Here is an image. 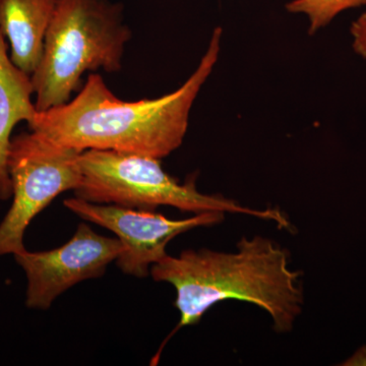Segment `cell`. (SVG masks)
<instances>
[{"instance_id": "6da1fadb", "label": "cell", "mask_w": 366, "mask_h": 366, "mask_svg": "<svg viewBox=\"0 0 366 366\" xmlns=\"http://www.w3.org/2000/svg\"><path fill=\"white\" fill-rule=\"evenodd\" d=\"M222 29L216 28L196 71L168 95L125 102L109 90L100 74H91L76 98L37 112L29 129L79 152L167 157L182 146L192 105L218 61Z\"/></svg>"}, {"instance_id": "7a4b0ae2", "label": "cell", "mask_w": 366, "mask_h": 366, "mask_svg": "<svg viewBox=\"0 0 366 366\" xmlns=\"http://www.w3.org/2000/svg\"><path fill=\"white\" fill-rule=\"evenodd\" d=\"M289 257L278 243L257 235L242 237L235 252L201 249L167 254L152 266L150 274L175 288L177 329L199 324L217 303L235 300L262 308L271 315L274 331L287 333L305 303L302 273L289 268Z\"/></svg>"}, {"instance_id": "3957f363", "label": "cell", "mask_w": 366, "mask_h": 366, "mask_svg": "<svg viewBox=\"0 0 366 366\" xmlns=\"http://www.w3.org/2000/svg\"><path fill=\"white\" fill-rule=\"evenodd\" d=\"M131 38L119 4L106 0H55L42 57L31 76L37 112L69 102L86 71H119Z\"/></svg>"}, {"instance_id": "277c9868", "label": "cell", "mask_w": 366, "mask_h": 366, "mask_svg": "<svg viewBox=\"0 0 366 366\" xmlns=\"http://www.w3.org/2000/svg\"><path fill=\"white\" fill-rule=\"evenodd\" d=\"M79 163L81 182L74 194L90 203L150 211L167 206L187 213L242 214L274 221L281 228L290 227L279 209L249 208L221 194H202L194 178L180 183L164 171L160 159L124 152L86 150L81 152Z\"/></svg>"}, {"instance_id": "5b68a950", "label": "cell", "mask_w": 366, "mask_h": 366, "mask_svg": "<svg viewBox=\"0 0 366 366\" xmlns=\"http://www.w3.org/2000/svg\"><path fill=\"white\" fill-rule=\"evenodd\" d=\"M81 153L39 132L11 137L7 168L14 199L0 223V257L25 250L24 236L33 219L60 194L78 189Z\"/></svg>"}, {"instance_id": "8992f818", "label": "cell", "mask_w": 366, "mask_h": 366, "mask_svg": "<svg viewBox=\"0 0 366 366\" xmlns=\"http://www.w3.org/2000/svg\"><path fill=\"white\" fill-rule=\"evenodd\" d=\"M79 218L112 231L124 247L117 259L122 273L144 278L152 266L167 255L166 247L177 236L197 227L216 225L223 212H206L182 220H171L150 209L125 208L117 204H94L79 197L64 202Z\"/></svg>"}, {"instance_id": "52a82bcc", "label": "cell", "mask_w": 366, "mask_h": 366, "mask_svg": "<svg viewBox=\"0 0 366 366\" xmlns=\"http://www.w3.org/2000/svg\"><path fill=\"white\" fill-rule=\"evenodd\" d=\"M124 252L118 238L99 235L81 223L69 242L47 252L14 254L28 279L26 305L48 310L53 301L72 286L105 274L112 262Z\"/></svg>"}, {"instance_id": "ba28073f", "label": "cell", "mask_w": 366, "mask_h": 366, "mask_svg": "<svg viewBox=\"0 0 366 366\" xmlns=\"http://www.w3.org/2000/svg\"><path fill=\"white\" fill-rule=\"evenodd\" d=\"M55 0H0V32L9 40L11 59L32 76L44 49Z\"/></svg>"}, {"instance_id": "9c48e42d", "label": "cell", "mask_w": 366, "mask_h": 366, "mask_svg": "<svg viewBox=\"0 0 366 366\" xmlns=\"http://www.w3.org/2000/svg\"><path fill=\"white\" fill-rule=\"evenodd\" d=\"M4 34L0 32V199L13 197V185L7 168L11 132L19 122L30 124L37 114L32 102L31 76L19 69L7 54Z\"/></svg>"}, {"instance_id": "30bf717a", "label": "cell", "mask_w": 366, "mask_h": 366, "mask_svg": "<svg viewBox=\"0 0 366 366\" xmlns=\"http://www.w3.org/2000/svg\"><path fill=\"white\" fill-rule=\"evenodd\" d=\"M366 6V0H292L286 4L289 13L305 14L310 20V35L320 29L347 9Z\"/></svg>"}, {"instance_id": "8fae6325", "label": "cell", "mask_w": 366, "mask_h": 366, "mask_svg": "<svg viewBox=\"0 0 366 366\" xmlns=\"http://www.w3.org/2000/svg\"><path fill=\"white\" fill-rule=\"evenodd\" d=\"M350 32L353 37L354 51L366 59V13L361 14L357 20L353 21Z\"/></svg>"}, {"instance_id": "7c38bea8", "label": "cell", "mask_w": 366, "mask_h": 366, "mask_svg": "<svg viewBox=\"0 0 366 366\" xmlns=\"http://www.w3.org/2000/svg\"><path fill=\"white\" fill-rule=\"evenodd\" d=\"M345 365H366V345L360 348L350 360L344 363Z\"/></svg>"}]
</instances>
